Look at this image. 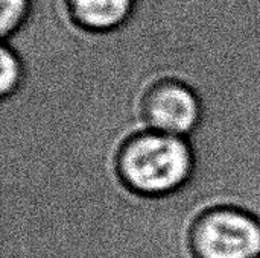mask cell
Returning a JSON list of instances; mask_svg holds the SVG:
<instances>
[{
  "label": "cell",
  "instance_id": "cell-1",
  "mask_svg": "<svg viewBox=\"0 0 260 258\" xmlns=\"http://www.w3.org/2000/svg\"><path fill=\"white\" fill-rule=\"evenodd\" d=\"M192 151L184 137L148 131L131 138L119 160L126 186L146 196L180 189L192 172Z\"/></svg>",
  "mask_w": 260,
  "mask_h": 258
},
{
  "label": "cell",
  "instance_id": "cell-2",
  "mask_svg": "<svg viewBox=\"0 0 260 258\" xmlns=\"http://www.w3.org/2000/svg\"><path fill=\"white\" fill-rule=\"evenodd\" d=\"M190 245L197 258H257L260 224L241 210L215 208L197 220Z\"/></svg>",
  "mask_w": 260,
  "mask_h": 258
},
{
  "label": "cell",
  "instance_id": "cell-3",
  "mask_svg": "<svg viewBox=\"0 0 260 258\" xmlns=\"http://www.w3.org/2000/svg\"><path fill=\"white\" fill-rule=\"evenodd\" d=\"M145 116L151 131L187 137L200 122L201 108L198 97L187 85L165 81L149 91Z\"/></svg>",
  "mask_w": 260,
  "mask_h": 258
},
{
  "label": "cell",
  "instance_id": "cell-4",
  "mask_svg": "<svg viewBox=\"0 0 260 258\" xmlns=\"http://www.w3.org/2000/svg\"><path fill=\"white\" fill-rule=\"evenodd\" d=\"M76 21L91 30H111L129 17L134 0H69Z\"/></svg>",
  "mask_w": 260,
  "mask_h": 258
},
{
  "label": "cell",
  "instance_id": "cell-5",
  "mask_svg": "<svg viewBox=\"0 0 260 258\" xmlns=\"http://www.w3.org/2000/svg\"><path fill=\"white\" fill-rule=\"evenodd\" d=\"M0 96L14 93L23 79V64L20 58L5 44L0 49Z\"/></svg>",
  "mask_w": 260,
  "mask_h": 258
},
{
  "label": "cell",
  "instance_id": "cell-6",
  "mask_svg": "<svg viewBox=\"0 0 260 258\" xmlns=\"http://www.w3.org/2000/svg\"><path fill=\"white\" fill-rule=\"evenodd\" d=\"M32 0H0V35L2 40L17 32L26 21Z\"/></svg>",
  "mask_w": 260,
  "mask_h": 258
},
{
  "label": "cell",
  "instance_id": "cell-7",
  "mask_svg": "<svg viewBox=\"0 0 260 258\" xmlns=\"http://www.w3.org/2000/svg\"><path fill=\"white\" fill-rule=\"evenodd\" d=\"M257 258H260V257H257Z\"/></svg>",
  "mask_w": 260,
  "mask_h": 258
}]
</instances>
